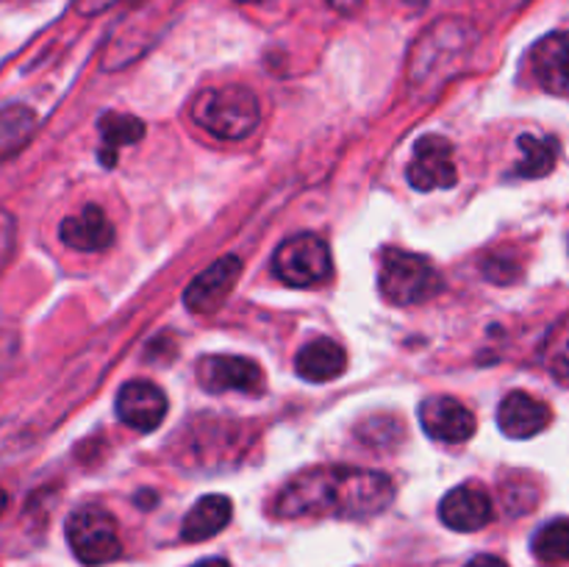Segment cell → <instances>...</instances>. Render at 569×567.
Segmentation results:
<instances>
[{
    "label": "cell",
    "instance_id": "obj_1",
    "mask_svg": "<svg viewBox=\"0 0 569 567\" xmlns=\"http://www.w3.org/2000/svg\"><path fill=\"white\" fill-rule=\"evenodd\" d=\"M395 498L387 472L365 467H315L295 476L276 498L278 517H342L365 520L381 515Z\"/></svg>",
    "mask_w": 569,
    "mask_h": 567
},
{
    "label": "cell",
    "instance_id": "obj_2",
    "mask_svg": "<svg viewBox=\"0 0 569 567\" xmlns=\"http://www.w3.org/2000/svg\"><path fill=\"white\" fill-rule=\"evenodd\" d=\"M476 26L461 17H445L433 22L415 42L409 53V92L415 98H431L461 70L476 44Z\"/></svg>",
    "mask_w": 569,
    "mask_h": 567
},
{
    "label": "cell",
    "instance_id": "obj_3",
    "mask_svg": "<svg viewBox=\"0 0 569 567\" xmlns=\"http://www.w3.org/2000/svg\"><path fill=\"white\" fill-rule=\"evenodd\" d=\"M192 117L211 137L239 142L256 131L261 120L259 98L253 89L242 83H226V87H209L194 98Z\"/></svg>",
    "mask_w": 569,
    "mask_h": 567
},
{
    "label": "cell",
    "instance_id": "obj_4",
    "mask_svg": "<svg viewBox=\"0 0 569 567\" xmlns=\"http://www.w3.org/2000/svg\"><path fill=\"white\" fill-rule=\"evenodd\" d=\"M378 289L395 306H417L442 292V276L426 256L409 250H387L378 270Z\"/></svg>",
    "mask_w": 569,
    "mask_h": 567
},
{
    "label": "cell",
    "instance_id": "obj_5",
    "mask_svg": "<svg viewBox=\"0 0 569 567\" xmlns=\"http://www.w3.org/2000/svg\"><path fill=\"white\" fill-rule=\"evenodd\" d=\"M67 543L83 565H106L122 550L114 515L100 506H78L67 517Z\"/></svg>",
    "mask_w": 569,
    "mask_h": 567
},
{
    "label": "cell",
    "instance_id": "obj_6",
    "mask_svg": "<svg viewBox=\"0 0 569 567\" xmlns=\"http://www.w3.org/2000/svg\"><path fill=\"white\" fill-rule=\"evenodd\" d=\"M272 272L289 287H315L331 276V250L317 233H295L278 245Z\"/></svg>",
    "mask_w": 569,
    "mask_h": 567
},
{
    "label": "cell",
    "instance_id": "obj_7",
    "mask_svg": "<svg viewBox=\"0 0 569 567\" xmlns=\"http://www.w3.org/2000/svg\"><path fill=\"white\" fill-rule=\"evenodd\" d=\"M409 183L417 192H431V189H450L459 181L453 161V145L450 139L439 137V133H426L417 139L415 156L406 170Z\"/></svg>",
    "mask_w": 569,
    "mask_h": 567
},
{
    "label": "cell",
    "instance_id": "obj_8",
    "mask_svg": "<svg viewBox=\"0 0 569 567\" xmlns=\"http://www.w3.org/2000/svg\"><path fill=\"white\" fill-rule=\"evenodd\" d=\"M239 276H242V259L233 253L222 256L214 265L206 267L200 276L192 278V284L183 292V304L194 315H211L226 304L228 295L237 287Z\"/></svg>",
    "mask_w": 569,
    "mask_h": 567
},
{
    "label": "cell",
    "instance_id": "obj_9",
    "mask_svg": "<svg viewBox=\"0 0 569 567\" xmlns=\"http://www.w3.org/2000/svg\"><path fill=\"white\" fill-rule=\"evenodd\" d=\"M198 381L209 392H259L264 372L248 356H203L198 361Z\"/></svg>",
    "mask_w": 569,
    "mask_h": 567
},
{
    "label": "cell",
    "instance_id": "obj_10",
    "mask_svg": "<svg viewBox=\"0 0 569 567\" xmlns=\"http://www.w3.org/2000/svg\"><path fill=\"white\" fill-rule=\"evenodd\" d=\"M420 422L428 437L448 445L467 442L478 428L476 415L461 400L450 398V395H431V398L422 400Z\"/></svg>",
    "mask_w": 569,
    "mask_h": 567
},
{
    "label": "cell",
    "instance_id": "obj_11",
    "mask_svg": "<svg viewBox=\"0 0 569 567\" xmlns=\"http://www.w3.org/2000/svg\"><path fill=\"white\" fill-rule=\"evenodd\" d=\"M117 417L133 431H153L167 415V395L150 381H128L117 392Z\"/></svg>",
    "mask_w": 569,
    "mask_h": 567
},
{
    "label": "cell",
    "instance_id": "obj_12",
    "mask_svg": "<svg viewBox=\"0 0 569 567\" xmlns=\"http://www.w3.org/2000/svg\"><path fill=\"white\" fill-rule=\"evenodd\" d=\"M439 517L453 531H478V528L489 526L495 517V506L489 495L476 484H461V487L450 489L439 504Z\"/></svg>",
    "mask_w": 569,
    "mask_h": 567
},
{
    "label": "cell",
    "instance_id": "obj_13",
    "mask_svg": "<svg viewBox=\"0 0 569 567\" xmlns=\"http://www.w3.org/2000/svg\"><path fill=\"white\" fill-rule=\"evenodd\" d=\"M531 70L545 92L569 98V31L548 33L533 44Z\"/></svg>",
    "mask_w": 569,
    "mask_h": 567
},
{
    "label": "cell",
    "instance_id": "obj_14",
    "mask_svg": "<svg viewBox=\"0 0 569 567\" xmlns=\"http://www.w3.org/2000/svg\"><path fill=\"white\" fill-rule=\"evenodd\" d=\"M553 420V411L545 400L528 392H511L498 406V426L509 439H531L542 434Z\"/></svg>",
    "mask_w": 569,
    "mask_h": 567
},
{
    "label": "cell",
    "instance_id": "obj_15",
    "mask_svg": "<svg viewBox=\"0 0 569 567\" xmlns=\"http://www.w3.org/2000/svg\"><path fill=\"white\" fill-rule=\"evenodd\" d=\"M59 237L67 248L83 250V253H98L114 242V226L109 222L100 206H83L78 215L64 217L59 226Z\"/></svg>",
    "mask_w": 569,
    "mask_h": 567
},
{
    "label": "cell",
    "instance_id": "obj_16",
    "mask_svg": "<svg viewBox=\"0 0 569 567\" xmlns=\"http://www.w3.org/2000/svg\"><path fill=\"white\" fill-rule=\"evenodd\" d=\"M345 367H348V354H345L342 345L328 337L311 339L309 345L300 348L298 359H295L298 376L311 384L333 381V378L342 376Z\"/></svg>",
    "mask_w": 569,
    "mask_h": 567
},
{
    "label": "cell",
    "instance_id": "obj_17",
    "mask_svg": "<svg viewBox=\"0 0 569 567\" xmlns=\"http://www.w3.org/2000/svg\"><path fill=\"white\" fill-rule=\"evenodd\" d=\"M231 498H226V495H203L183 517L181 537L187 543H206V539L217 537L231 523Z\"/></svg>",
    "mask_w": 569,
    "mask_h": 567
},
{
    "label": "cell",
    "instance_id": "obj_18",
    "mask_svg": "<svg viewBox=\"0 0 569 567\" xmlns=\"http://www.w3.org/2000/svg\"><path fill=\"white\" fill-rule=\"evenodd\" d=\"M142 137L144 122L139 117L117 115V111L100 117V161L103 167H114L120 148L139 142Z\"/></svg>",
    "mask_w": 569,
    "mask_h": 567
},
{
    "label": "cell",
    "instance_id": "obj_19",
    "mask_svg": "<svg viewBox=\"0 0 569 567\" xmlns=\"http://www.w3.org/2000/svg\"><path fill=\"white\" fill-rule=\"evenodd\" d=\"M37 131V115L28 106H6L0 109V167L14 159Z\"/></svg>",
    "mask_w": 569,
    "mask_h": 567
},
{
    "label": "cell",
    "instance_id": "obj_20",
    "mask_svg": "<svg viewBox=\"0 0 569 567\" xmlns=\"http://www.w3.org/2000/svg\"><path fill=\"white\" fill-rule=\"evenodd\" d=\"M520 161H517L515 172L520 178H545L553 172L556 159H559V142L553 137H533V133H522L520 137Z\"/></svg>",
    "mask_w": 569,
    "mask_h": 567
},
{
    "label": "cell",
    "instance_id": "obj_21",
    "mask_svg": "<svg viewBox=\"0 0 569 567\" xmlns=\"http://www.w3.org/2000/svg\"><path fill=\"white\" fill-rule=\"evenodd\" d=\"M539 359H542L545 370L556 378V381L569 384V315L561 317L542 339L539 348Z\"/></svg>",
    "mask_w": 569,
    "mask_h": 567
},
{
    "label": "cell",
    "instance_id": "obj_22",
    "mask_svg": "<svg viewBox=\"0 0 569 567\" xmlns=\"http://www.w3.org/2000/svg\"><path fill=\"white\" fill-rule=\"evenodd\" d=\"M531 550L542 561H569V517L545 523L533 534Z\"/></svg>",
    "mask_w": 569,
    "mask_h": 567
},
{
    "label": "cell",
    "instance_id": "obj_23",
    "mask_svg": "<svg viewBox=\"0 0 569 567\" xmlns=\"http://www.w3.org/2000/svg\"><path fill=\"white\" fill-rule=\"evenodd\" d=\"M14 245H17V222L9 211L0 209V276L9 267L11 256H14Z\"/></svg>",
    "mask_w": 569,
    "mask_h": 567
},
{
    "label": "cell",
    "instance_id": "obj_24",
    "mask_svg": "<svg viewBox=\"0 0 569 567\" xmlns=\"http://www.w3.org/2000/svg\"><path fill=\"white\" fill-rule=\"evenodd\" d=\"M17 348H20V337L11 326H0V370L14 359Z\"/></svg>",
    "mask_w": 569,
    "mask_h": 567
},
{
    "label": "cell",
    "instance_id": "obj_25",
    "mask_svg": "<svg viewBox=\"0 0 569 567\" xmlns=\"http://www.w3.org/2000/svg\"><path fill=\"white\" fill-rule=\"evenodd\" d=\"M111 3H114V0H76V9L81 11V14H98V11L109 9Z\"/></svg>",
    "mask_w": 569,
    "mask_h": 567
},
{
    "label": "cell",
    "instance_id": "obj_26",
    "mask_svg": "<svg viewBox=\"0 0 569 567\" xmlns=\"http://www.w3.org/2000/svg\"><path fill=\"white\" fill-rule=\"evenodd\" d=\"M465 567H509V565H506V561L500 559V556H492V554H481V556H476V559H470V561H467Z\"/></svg>",
    "mask_w": 569,
    "mask_h": 567
},
{
    "label": "cell",
    "instance_id": "obj_27",
    "mask_svg": "<svg viewBox=\"0 0 569 567\" xmlns=\"http://www.w3.org/2000/svg\"><path fill=\"white\" fill-rule=\"evenodd\" d=\"M328 6H333L337 11H342V14H356V11L365 6V0H326Z\"/></svg>",
    "mask_w": 569,
    "mask_h": 567
},
{
    "label": "cell",
    "instance_id": "obj_28",
    "mask_svg": "<svg viewBox=\"0 0 569 567\" xmlns=\"http://www.w3.org/2000/svg\"><path fill=\"white\" fill-rule=\"evenodd\" d=\"M192 567H231V561L222 559V556H209V559H200L198 565Z\"/></svg>",
    "mask_w": 569,
    "mask_h": 567
},
{
    "label": "cell",
    "instance_id": "obj_29",
    "mask_svg": "<svg viewBox=\"0 0 569 567\" xmlns=\"http://www.w3.org/2000/svg\"><path fill=\"white\" fill-rule=\"evenodd\" d=\"M6 504H9V498H6V493H3V489H0V515H3V511H6Z\"/></svg>",
    "mask_w": 569,
    "mask_h": 567
},
{
    "label": "cell",
    "instance_id": "obj_30",
    "mask_svg": "<svg viewBox=\"0 0 569 567\" xmlns=\"http://www.w3.org/2000/svg\"><path fill=\"white\" fill-rule=\"evenodd\" d=\"M237 3H267V0H237Z\"/></svg>",
    "mask_w": 569,
    "mask_h": 567
}]
</instances>
